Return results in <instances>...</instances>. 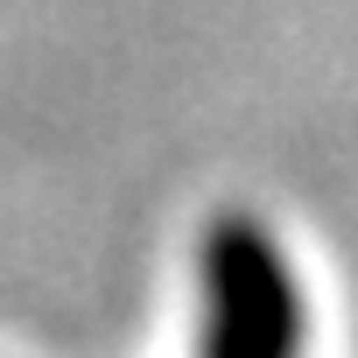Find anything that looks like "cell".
<instances>
[{"label":"cell","instance_id":"cell-1","mask_svg":"<svg viewBox=\"0 0 358 358\" xmlns=\"http://www.w3.org/2000/svg\"><path fill=\"white\" fill-rule=\"evenodd\" d=\"M309 316L281 239L225 211L204 232V358H302Z\"/></svg>","mask_w":358,"mask_h":358}]
</instances>
